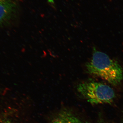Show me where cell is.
<instances>
[{
    "label": "cell",
    "mask_w": 123,
    "mask_h": 123,
    "mask_svg": "<svg viewBox=\"0 0 123 123\" xmlns=\"http://www.w3.org/2000/svg\"><path fill=\"white\" fill-rule=\"evenodd\" d=\"M86 67L89 73L99 77L114 85H118L123 80V68L118 63L105 53L95 49Z\"/></svg>",
    "instance_id": "6da1fadb"
},
{
    "label": "cell",
    "mask_w": 123,
    "mask_h": 123,
    "mask_svg": "<svg viewBox=\"0 0 123 123\" xmlns=\"http://www.w3.org/2000/svg\"><path fill=\"white\" fill-rule=\"evenodd\" d=\"M16 5L13 0H0V26L5 25L13 16Z\"/></svg>",
    "instance_id": "3957f363"
},
{
    "label": "cell",
    "mask_w": 123,
    "mask_h": 123,
    "mask_svg": "<svg viewBox=\"0 0 123 123\" xmlns=\"http://www.w3.org/2000/svg\"><path fill=\"white\" fill-rule=\"evenodd\" d=\"M78 90L92 104H110L114 99L115 93L109 86L100 82H86L80 84Z\"/></svg>",
    "instance_id": "7a4b0ae2"
},
{
    "label": "cell",
    "mask_w": 123,
    "mask_h": 123,
    "mask_svg": "<svg viewBox=\"0 0 123 123\" xmlns=\"http://www.w3.org/2000/svg\"><path fill=\"white\" fill-rule=\"evenodd\" d=\"M53 123H82L79 119L72 113L65 111L60 113Z\"/></svg>",
    "instance_id": "277c9868"
},
{
    "label": "cell",
    "mask_w": 123,
    "mask_h": 123,
    "mask_svg": "<svg viewBox=\"0 0 123 123\" xmlns=\"http://www.w3.org/2000/svg\"></svg>",
    "instance_id": "8992f818"
},
{
    "label": "cell",
    "mask_w": 123,
    "mask_h": 123,
    "mask_svg": "<svg viewBox=\"0 0 123 123\" xmlns=\"http://www.w3.org/2000/svg\"><path fill=\"white\" fill-rule=\"evenodd\" d=\"M9 123V122H8V121H6V122H1V123Z\"/></svg>",
    "instance_id": "5b68a950"
}]
</instances>
